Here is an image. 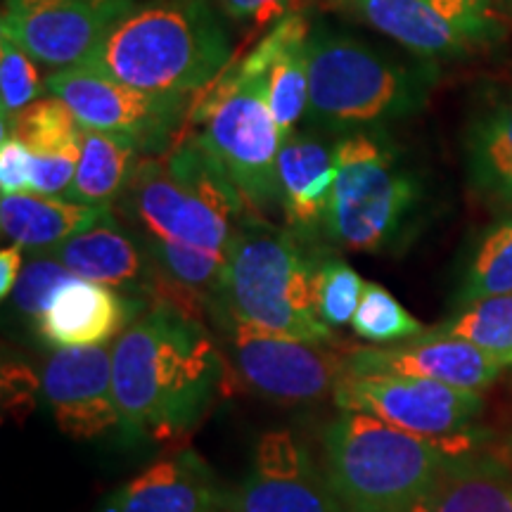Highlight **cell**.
I'll return each instance as SVG.
<instances>
[{
    "instance_id": "obj_10",
    "label": "cell",
    "mask_w": 512,
    "mask_h": 512,
    "mask_svg": "<svg viewBox=\"0 0 512 512\" xmlns=\"http://www.w3.org/2000/svg\"><path fill=\"white\" fill-rule=\"evenodd\" d=\"M413 57L456 60L496 46L505 27L489 0H328Z\"/></svg>"
},
{
    "instance_id": "obj_13",
    "label": "cell",
    "mask_w": 512,
    "mask_h": 512,
    "mask_svg": "<svg viewBox=\"0 0 512 512\" xmlns=\"http://www.w3.org/2000/svg\"><path fill=\"white\" fill-rule=\"evenodd\" d=\"M140 0H5L0 34L43 67L83 64Z\"/></svg>"
},
{
    "instance_id": "obj_23",
    "label": "cell",
    "mask_w": 512,
    "mask_h": 512,
    "mask_svg": "<svg viewBox=\"0 0 512 512\" xmlns=\"http://www.w3.org/2000/svg\"><path fill=\"white\" fill-rule=\"evenodd\" d=\"M472 190L498 209H512V86L479 95L463 131Z\"/></svg>"
},
{
    "instance_id": "obj_19",
    "label": "cell",
    "mask_w": 512,
    "mask_h": 512,
    "mask_svg": "<svg viewBox=\"0 0 512 512\" xmlns=\"http://www.w3.org/2000/svg\"><path fill=\"white\" fill-rule=\"evenodd\" d=\"M221 503L214 470L195 451L183 448L114 489L98 512H216Z\"/></svg>"
},
{
    "instance_id": "obj_35",
    "label": "cell",
    "mask_w": 512,
    "mask_h": 512,
    "mask_svg": "<svg viewBox=\"0 0 512 512\" xmlns=\"http://www.w3.org/2000/svg\"><path fill=\"white\" fill-rule=\"evenodd\" d=\"M22 247H3L0 252V297L8 299L22 275Z\"/></svg>"
},
{
    "instance_id": "obj_4",
    "label": "cell",
    "mask_w": 512,
    "mask_h": 512,
    "mask_svg": "<svg viewBox=\"0 0 512 512\" xmlns=\"http://www.w3.org/2000/svg\"><path fill=\"white\" fill-rule=\"evenodd\" d=\"M124 207L138 233L223 254L242 221L254 214L192 133L166 155L140 159L124 192Z\"/></svg>"
},
{
    "instance_id": "obj_32",
    "label": "cell",
    "mask_w": 512,
    "mask_h": 512,
    "mask_svg": "<svg viewBox=\"0 0 512 512\" xmlns=\"http://www.w3.org/2000/svg\"><path fill=\"white\" fill-rule=\"evenodd\" d=\"M72 278L74 275L55 256L38 254L22 268V275H19L15 290L10 294V302L24 318L38 323L43 313L48 311L55 294L60 292V287L67 285Z\"/></svg>"
},
{
    "instance_id": "obj_25",
    "label": "cell",
    "mask_w": 512,
    "mask_h": 512,
    "mask_svg": "<svg viewBox=\"0 0 512 512\" xmlns=\"http://www.w3.org/2000/svg\"><path fill=\"white\" fill-rule=\"evenodd\" d=\"M453 456L411 512H512V477L491 460Z\"/></svg>"
},
{
    "instance_id": "obj_12",
    "label": "cell",
    "mask_w": 512,
    "mask_h": 512,
    "mask_svg": "<svg viewBox=\"0 0 512 512\" xmlns=\"http://www.w3.org/2000/svg\"><path fill=\"white\" fill-rule=\"evenodd\" d=\"M332 399L339 411L366 413L420 439L467 448L482 394L408 375H344Z\"/></svg>"
},
{
    "instance_id": "obj_34",
    "label": "cell",
    "mask_w": 512,
    "mask_h": 512,
    "mask_svg": "<svg viewBox=\"0 0 512 512\" xmlns=\"http://www.w3.org/2000/svg\"><path fill=\"white\" fill-rule=\"evenodd\" d=\"M223 15L247 27L275 24L287 12H292L294 0H216Z\"/></svg>"
},
{
    "instance_id": "obj_11",
    "label": "cell",
    "mask_w": 512,
    "mask_h": 512,
    "mask_svg": "<svg viewBox=\"0 0 512 512\" xmlns=\"http://www.w3.org/2000/svg\"><path fill=\"white\" fill-rule=\"evenodd\" d=\"M230 363L247 389L280 406L316 403L335 394L347 375L344 354L332 342L278 335L254 325L226 320Z\"/></svg>"
},
{
    "instance_id": "obj_26",
    "label": "cell",
    "mask_w": 512,
    "mask_h": 512,
    "mask_svg": "<svg viewBox=\"0 0 512 512\" xmlns=\"http://www.w3.org/2000/svg\"><path fill=\"white\" fill-rule=\"evenodd\" d=\"M138 157V147L128 140L83 126L79 169L64 197L91 207H112L124 197Z\"/></svg>"
},
{
    "instance_id": "obj_28",
    "label": "cell",
    "mask_w": 512,
    "mask_h": 512,
    "mask_svg": "<svg viewBox=\"0 0 512 512\" xmlns=\"http://www.w3.org/2000/svg\"><path fill=\"white\" fill-rule=\"evenodd\" d=\"M354 332L370 344L392 347L425 332L422 323L411 316L392 292L377 283H366L361 304L354 316Z\"/></svg>"
},
{
    "instance_id": "obj_29",
    "label": "cell",
    "mask_w": 512,
    "mask_h": 512,
    "mask_svg": "<svg viewBox=\"0 0 512 512\" xmlns=\"http://www.w3.org/2000/svg\"><path fill=\"white\" fill-rule=\"evenodd\" d=\"M512 292V219L491 230L472 256L463 283L465 304Z\"/></svg>"
},
{
    "instance_id": "obj_8",
    "label": "cell",
    "mask_w": 512,
    "mask_h": 512,
    "mask_svg": "<svg viewBox=\"0 0 512 512\" xmlns=\"http://www.w3.org/2000/svg\"><path fill=\"white\" fill-rule=\"evenodd\" d=\"M266 74L230 64L204 88L190 112V131L226 171L256 216L280 209L278 152L283 145L266 95Z\"/></svg>"
},
{
    "instance_id": "obj_20",
    "label": "cell",
    "mask_w": 512,
    "mask_h": 512,
    "mask_svg": "<svg viewBox=\"0 0 512 512\" xmlns=\"http://www.w3.org/2000/svg\"><path fill=\"white\" fill-rule=\"evenodd\" d=\"M0 136H15L27 145L34 195H67L79 169L83 126L60 98H41L15 117L3 119Z\"/></svg>"
},
{
    "instance_id": "obj_24",
    "label": "cell",
    "mask_w": 512,
    "mask_h": 512,
    "mask_svg": "<svg viewBox=\"0 0 512 512\" xmlns=\"http://www.w3.org/2000/svg\"><path fill=\"white\" fill-rule=\"evenodd\" d=\"M114 219V207H91L46 195H3L0 226L12 245L31 252H50L83 230Z\"/></svg>"
},
{
    "instance_id": "obj_9",
    "label": "cell",
    "mask_w": 512,
    "mask_h": 512,
    "mask_svg": "<svg viewBox=\"0 0 512 512\" xmlns=\"http://www.w3.org/2000/svg\"><path fill=\"white\" fill-rule=\"evenodd\" d=\"M46 93L60 98L81 126L124 138L143 157L166 155L181 140L195 105V95L138 91L88 64L50 74Z\"/></svg>"
},
{
    "instance_id": "obj_18",
    "label": "cell",
    "mask_w": 512,
    "mask_h": 512,
    "mask_svg": "<svg viewBox=\"0 0 512 512\" xmlns=\"http://www.w3.org/2000/svg\"><path fill=\"white\" fill-rule=\"evenodd\" d=\"M145 309L140 299L74 275L55 294L36 330L53 349L98 347L114 342Z\"/></svg>"
},
{
    "instance_id": "obj_30",
    "label": "cell",
    "mask_w": 512,
    "mask_h": 512,
    "mask_svg": "<svg viewBox=\"0 0 512 512\" xmlns=\"http://www.w3.org/2000/svg\"><path fill=\"white\" fill-rule=\"evenodd\" d=\"M363 290H366V280L347 261L332 254L320 256L316 273L318 313L330 330L354 323Z\"/></svg>"
},
{
    "instance_id": "obj_17",
    "label": "cell",
    "mask_w": 512,
    "mask_h": 512,
    "mask_svg": "<svg viewBox=\"0 0 512 512\" xmlns=\"http://www.w3.org/2000/svg\"><path fill=\"white\" fill-rule=\"evenodd\" d=\"M76 278L114 287L126 297L150 306L159 290V271L138 230L121 228L107 219L83 230L50 252Z\"/></svg>"
},
{
    "instance_id": "obj_16",
    "label": "cell",
    "mask_w": 512,
    "mask_h": 512,
    "mask_svg": "<svg viewBox=\"0 0 512 512\" xmlns=\"http://www.w3.org/2000/svg\"><path fill=\"white\" fill-rule=\"evenodd\" d=\"M347 375H408L451 384L482 394L496 382L503 366L467 339L430 332L415 342H401L382 349H349L344 354Z\"/></svg>"
},
{
    "instance_id": "obj_27",
    "label": "cell",
    "mask_w": 512,
    "mask_h": 512,
    "mask_svg": "<svg viewBox=\"0 0 512 512\" xmlns=\"http://www.w3.org/2000/svg\"><path fill=\"white\" fill-rule=\"evenodd\" d=\"M441 332L467 339L503 368L512 366V292L470 302Z\"/></svg>"
},
{
    "instance_id": "obj_1",
    "label": "cell",
    "mask_w": 512,
    "mask_h": 512,
    "mask_svg": "<svg viewBox=\"0 0 512 512\" xmlns=\"http://www.w3.org/2000/svg\"><path fill=\"white\" fill-rule=\"evenodd\" d=\"M226 382V356L204 320L174 304H150L112 344L114 403L131 437L166 441L190 432Z\"/></svg>"
},
{
    "instance_id": "obj_33",
    "label": "cell",
    "mask_w": 512,
    "mask_h": 512,
    "mask_svg": "<svg viewBox=\"0 0 512 512\" xmlns=\"http://www.w3.org/2000/svg\"><path fill=\"white\" fill-rule=\"evenodd\" d=\"M0 188L3 195H27L31 192L29 150L15 136H0Z\"/></svg>"
},
{
    "instance_id": "obj_22",
    "label": "cell",
    "mask_w": 512,
    "mask_h": 512,
    "mask_svg": "<svg viewBox=\"0 0 512 512\" xmlns=\"http://www.w3.org/2000/svg\"><path fill=\"white\" fill-rule=\"evenodd\" d=\"M337 181L335 145L309 133H290L278 152L280 211L287 228L306 242L323 233Z\"/></svg>"
},
{
    "instance_id": "obj_14",
    "label": "cell",
    "mask_w": 512,
    "mask_h": 512,
    "mask_svg": "<svg viewBox=\"0 0 512 512\" xmlns=\"http://www.w3.org/2000/svg\"><path fill=\"white\" fill-rule=\"evenodd\" d=\"M226 512H349L332 491L325 470L287 430L256 441L247 477L223 496Z\"/></svg>"
},
{
    "instance_id": "obj_2",
    "label": "cell",
    "mask_w": 512,
    "mask_h": 512,
    "mask_svg": "<svg viewBox=\"0 0 512 512\" xmlns=\"http://www.w3.org/2000/svg\"><path fill=\"white\" fill-rule=\"evenodd\" d=\"M83 64L138 91L197 95L230 67V38L211 0H140Z\"/></svg>"
},
{
    "instance_id": "obj_31",
    "label": "cell",
    "mask_w": 512,
    "mask_h": 512,
    "mask_svg": "<svg viewBox=\"0 0 512 512\" xmlns=\"http://www.w3.org/2000/svg\"><path fill=\"white\" fill-rule=\"evenodd\" d=\"M36 60L24 53L15 41L0 34V112L3 119L15 117L41 100L46 81H41Z\"/></svg>"
},
{
    "instance_id": "obj_7",
    "label": "cell",
    "mask_w": 512,
    "mask_h": 512,
    "mask_svg": "<svg viewBox=\"0 0 512 512\" xmlns=\"http://www.w3.org/2000/svg\"><path fill=\"white\" fill-rule=\"evenodd\" d=\"M335 164L337 181L323 233L347 252H389L420 207L418 174L382 131H354L337 140Z\"/></svg>"
},
{
    "instance_id": "obj_36",
    "label": "cell",
    "mask_w": 512,
    "mask_h": 512,
    "mask_svg": "<svg viewBox=\"0 0 512 512\" xmlns=\"http://www.w3.org/2000/svg\"><path fill=\"white\" fill-rule=\"evenodd\" d=\"M498 3H501V5H503V8H505V10H508V12H510V15H512V0H498Z\"/></svg>"
},
{
    "instance_id": "obj_5",
    "label": "cell",
    "mask_w": 512,
    "mask_h": 512,
    "mask_svg": "<svg viewBox=\"0 0 512 512\" xmlns=\"http://www.w3.org/2000/svg\"><path fill=\"white\" fill-rule=\"evenodd\" d=\"M439 81L422 57H394L358 38L311 31L309 110L313 126L368 131L418 114Z\"/></svg>"
},
{
    "instance_id": "obj_21",
    "label": "cell",
    "mask_w": 512,
    "mask_h": 512,
    "mask_svg": "<svg viewBox=\"0 0 512 512\" xmlns=\"http://www.w3.org/2000/svg\"><path fill=\"white\" fill-rule=\"evenodd\" d=\"M309 41V19L292 10L242 57L247 69L266 74L268 107L283 140L309 110Z\"/></svg>"
},
{
    "instance_id": "obj_3",
    "label": "cell",
    "mask_w": 512,
    "mask_h": 512,
    "mask_svg": "<svg viewBox=\"0 0 512 512\" xmlns=\"http://www.w3.org/2000/svg\"><path fill=\"white\" fill-rule=\"evenodd\" d=\"M318 261L311 242L249 214L228 247L211 313L219 323L238 320L278 335L332 342L318 313Z\"/></svg>"
},
{
    "instance_id": "obj_6",
    "label": "cell",
    "mask_w": 512,
    "mask_h": 512,
    "mask_svg": "<svg viewBox=\"0 0 512 512\" xmlns=\"http://www.w3.org/2000/svg\"><path fill=\"white\" fill-rule=\"evenodd\" d=\"M460 453L354 411H342L323 434L325 475L349 512H411Z\"/></svg>"
},
{
    "instance_id": "obj_15",
    "label": "cell",
    "mask_w": 512,
    "mask_h": 512,
    "mask_svg": "<svg viewBox=\"0 0 512 512\" xmlns=\"http://www.w3.org/2000/svg\"><path fill=\"white\" fill-rule=\"evenodd\" d=\"M112 344L55 349L43 368V396L67 437L95 439L121 422L112 387Z\"/></svg>"
}]
</instances>
